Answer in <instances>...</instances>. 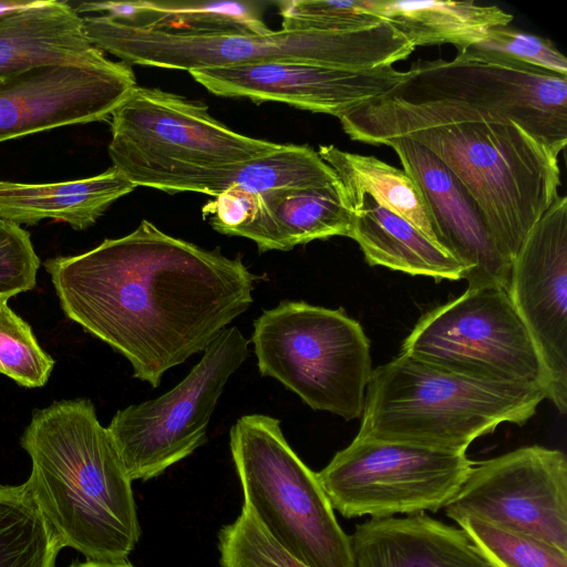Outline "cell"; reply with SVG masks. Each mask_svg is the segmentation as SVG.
<instances>
[{"mask_svg": "<svg viewBox=\"0 0 567 567\" xmlns=\"http://www.w3.org/2000/svg\"><path fill=\"white\" fill-rule=\"evenodd\" d=\"M66 317L157 388L244 313L255 282L241 257L173 237L143 219L131 234L44 261Z\"/></svg>", "mask_w": 567, "mask_h": 567, "instance_id": "1", "label": "cell"}, {"mask_svg": "<svg viewBox=\"0 0 567 567\" xmlns=\"http://www.w3.org/2000/svg\"><path fill=\"white\" fill-rule=\"evenodd\" d=\"M338 118L350 138L372 145L429 126L512 121L558 156L567 143V75L465 48L449 61L413 64L390 92Z\"/></svg>", "mask_w": 567, "mask_h": 567, "instance_id": "2", "label": "cell"}, {"mask_svg": "<svg viewBox=\"0 0 567 567\" xmlns=\"http://www.w3.org/2000/svg\"><path fill=\"white\" fill-rule=\"evenodd\" d=\"M21 446L24 483L54 536L89 560L124 561L141 535L132 481L89 399L34 410Z\"/></svg>", "mask_w": 567, "mask_h": 567, "instance_id": "3", "label": "cell"}, {"mask_svg": "<svg viewBox=\"0 0 567 567\" xmlns=\"http://www.w3.org/2000/svg\"><path fill=\"white\" fill-rule=\"evenodd\" d=\"M544 399L537 386L475 380L400 353L372 371L357 437L465 453L501 423H526Z\"/></svg>", "mask_w": 567, "mask_h": 567, "instance_id": "4", "label": "cell"}, {"mask_svg": "<svg viewBox=\"0 0 567 567\" xmlns=\"http://www.w3.org/2000/svg\"><path fill=\"white\" fill-rule=\"evenodd\" d=\"M93 45L126 64L187 72L266 62H297L344 70H369L406 59L414 50L385 20L344 32L268 30L175 34L131 27L104 14L83 17Z\"/></svg>", "mask_w": 567, "mask_h": 567, "instance_id": "5", "label": "cell"}, {"mask_svg": "<svg viewBox=\"0 0 567 567\" xmlns=\"http://www.w3.org/2000/svg\"><path fill=\"white\" fill-rule=\"evenodd\" d=\"M462 182L513 262L558 197V156L512 121L477 120L411 131Z\"/></svg>", "mask_w": 567, "mask_h": 567, "instance_id": "6", "label": "cell"}, {"mask_svg": "<svg viewBox=\"0 0 567 567\" xmlns=\"http://www.w3.org/2000/svg\"><path fill=\"white\" fill-rule=\"evenodd\" d=\"M110 121L112 167L135 187L168 193L190 192L207 169L247 162L280 146L228 128L200 102L138 85Z\"/></svg>", "mask_w": 567, "mask_h": 567, "instance_id": "7", "label": "cell"}, {"mask_svg": "<svg viewBox=\"0 0 567 567\" xmlns=\"http://www.w3.org/2000/svg\"><path fill=\"white\" fill-rule=\"evenodd\" d=\"M229 446L244 503L284 548L308 567H352L349 535L317 473L291 449L278 419L239 417Z\"/></svg>", "mask_w": 567, "mask_h": 567, "instance_id": "8", "label": "cell"}, {"mask_svg": "<svg viewBox=\"0 0 567 567\" xmlns=\"http://www.w3.org/2000/svg\"><path fill=\"white\" fill-rule=\"evenodd\" d=\"M262 377L279 381L317 411L360 417L372 374L370 342L342 309L284 300L254 321Z\"/></svg>", "mask_w": 567, "mask_h": 567, "instance_id": "9", "label": "cell"}, {"mask_svg": "<svg viewBox=\"0 0 567 567\" xmlns=\"http://www.w3.org/2000/svg\"><path fill=\"white\" fill-rule=\"evenodd\" d=\"M401 353L475 380L537 386L547 399L538 351L508 290L497 285L467 287L424 315Z\"/></svg>", "mask_w": 567, "mask_h": 567, "instance_id": "10", "label": "cell"}, {"mask_svg": "<svg viewBox=\"0 0 567 567\" xmlns=\"http://www.w3.org/2000/svg\"><path fill=\"white\" fill-rule=\"evenodd\" d=\"M248 346L237 327L224 329L172 390L114 414L106 429L131 481L156 477L206 443L212 414Z\"/></svg>", "mask_w": 567, "mask_h": 567, "instance_id": "11", "label": "cell"}, {"mask_svg": "<svg viewBox=\"0 0 567 567\" xmlns=\"http://www.w3.org/2000/svg\"><path fill=\"white\" fill-rule=\"evenodd\" d=\"M473 463L465 453L354 437L318 480L343 517H391L444 508Z\"/></svg>", "mask_w": 567, "mask_h": 567, "instance_id": "12", "label": "cell"}, {"mask_svg": "<svg viewBox=\"0 0 567 567\" xmlns=\"http://www.w3.org/2000/svg\"><path fill=\"white\" fill-rule=\"evenodd\" d=\"M444 509L453 520L475 517L567 550V457L532 445L473 464Z\"/></svg>", "mask_w": 567, "mask_h": 567, "instance_id": "13", "label": "cell"}, {"mask_svg": "<svg viewBox=\"0 0 567 567\" xmlns=\"http://www.w3.org/2000/svg\"><path fill=\"white\" fill-rule=\"evenodd\" d=\"M511 300L548 379L549 399L567 409V198L558 196L533 227L512 264Z\"/></svg>", "mask_w": 567, "mask_h": 567, "instance_id": "14", "label": "cell"}, {"mask_svg": "<svg viewBox=\"0 0 567 567\" xmlns=\"http://www.w3.org/2000/svg\"><path fill=\"white\" fill-rule=\"evenodd\" d=\"M135 86L123 62L42 65L0 78V142L109 120Z\"/></svg>", "mask_w": 567, "mask_h": 567, "instance_id": "15", "label": "cell"}, {"mask_svg": "<svg viewBox=\"0 0 567 567\" xmlns=\"http://www.w3.org/2000/svg\"><path fill=\"white\" fill-rule=\"evenodd\" d=\"M209 92L254 102H281L297 109L339 116L381 96L405 78L392 65L344 70L297 62H266L188 72Z\"/></svg>", "mask_w": 567, "mask_h": 567, "instance_id": "16", "label": "cell"}, {"mask_svg": "<svg viewBox=\"0 0 567 567\" xmlns=\"http://www.w3.org/2000/svg\"><path fill=\"white\" fill-rule=\"evenodd\" d=\"M420 189L439 246L465 268L468 288L497 285L508 290L512 261L497 245L466 187L429 148L409 136L385 140Z\"/></svg>", "mask_w": 567, "mask_h": 567, "instance_id": "17", "label": "cell"}, {"mask_svg": "<svg viewBox=\"0 0 567 567\" xmlns=\"http://www.w3.org/2000/svg\"><path fill=\"white\" fill-rule=\"evenodd\" d=\"M349 538L352 567H489L460 527L424 513L370 518Z\"/></svg>", "mask_w": 567, "mask_h": 567, "instance_id": "18", "label": "cell"}, {"mask_svg": "<svg viewBox=\"0 0 567 567\" xmlns=\"http://www.w3.org/2000/svg\"><path fill=\"white\" fill-rule=\"evenodd\" d=\"M353 208L342 184L271 190L255 196L249 218L229 236L258 250L287 251L317 239L349 235Z\"/></svg>", "mask_w": 567, "mask_h": 567, "instance_id": "19", "label": "cell"}, {"mask_svg": "<svg viewBox=\"0 0 567 567\" xmlns=\"http://www.w3.org/2000/svg\"><path fill=\"white\" fill-rule=\"evenodd\" d=\"M112 63L91 43L83 19L65 1L41 0L0 17V78L42 65Z\"/></svg>", "mask_w": 567, "mask_h": 567, "instance_id": "20", "label": "cell"}, {"mask_svg": "<svg viewBox=\"0 0 567 567\" xmlns=\"http://www.w3.org/2000/svg\"><path fill=\"white\" fill-rule=\"evenodd\" d=\"M134 188L114 167L70 182L24 184L0 181V218L19 226L53 219L64 221L75 230H84Z\"/></svg>", "mask_w": 567, "mask_h": 567, "instance_id": "21", "label": "cell"}, {"mask_svg": "<svg viewBox=\"0 0 567 567\" xmlns=\"http://www.w3.org/2000/svg\"><path fill=\"white\" fill-rule=\"evenodd\" d=\"M348 237L355 240L371 266L435 279H464L465 268L413 224L369 195L353 206Z\"/></svg>", "mask_w": 567, "mask_h": 567, "instance_id": "22", "label": "cell"}, {"mask_svg": "<svg viewBox=\"0 0 567 567\" xmlns=\"http://www.w3.org/2000/svg\"><path fill=\"white\" fill-rule=\"evenodd\" d=\"M78 14L104 12L117 22L164 33H264L261 3L252 1H103L82 2Z\"/></svg>", "mask_w": 567, "mask_h": 567, "instance_id": "23", "label": "cell"}, {"mask_svg": "<svg viewBox=\"0 0 567 567\" xmlns=\"http://www.w3.org/2000/svg\"><path fill=\"white\" fill-rule=\"evenodd\" d=\"M378 14L414 48L451 43L457 50L482 41L489 29L508 25L513 20L497 6H481L472 0H379Z\"/></svg>", "mask_w": 567, "mask_h": 567, "instance_id": "24", "label": "cell"}, {"mask_svg": "<svg viewBox=\"0 0 567 567\" xmlns=\"http://www.w3.org/2000/svg\"><path fill=\"white\" fill-rule=\"evenodd\" d=\"M337 184L338 176L317 151L308 145L280 144L264 156L207 169L190 192L217 197L239 190L258 196L277 189Z\"/></svg>", "mask_w": 567, "mask_h": 567, "instance_id": "25", "label": "cell"}, {"mask_svg": "<svg viewBox=\"0 0 567 567\" xmlns=\"http://www.w3.org/2000/svg\"><path fill=\"white\" fill-rule=\"evenodd\" d=\"M318 154L338 176L351 206L369 195L437 244L423 196L404 169L375 156L350 153L334 145L320 146Z\"/></svg>", "mask_w": 567, "mask_h": 567, "instance_id": "26", "label": "cell"}, {"mask_svg": "<svg viewBox=\"0 0 567 567\" xmlns=\"http://www.w3.org/2000/svg\"><path fill=\"white\" fill-rule=\"evenodd\" d=\"M60 549L25 484L0 485V567H55Z\"/></svg>", "mask_w": 567, "mask_h": 567, "instance_id": "27", "label": "cell"}, {"mask_svg": "<svg viewBox=\"0 0 567 567\" xmlns=\"http://www.w3.org/2000/svg\"><path fill=\"white\" fill-rule=\"evenodd\" d=\"M489 567H567V550L475 517L455 520Z\"/></svg>", "mask_w": 567, "mask_h": 567, "instance_id": "28", "label": "cell"}, {"mask_svg": "<svg viewBox=\"0 0 567 567\" xmlns=\"http://www.w3.org/2000/svg\"><path fill=\"white\" fill-rule=\"evenodd\" d=\"M218 550L220 567H308L267 532L246 503L219 530Z\"/></svg>", "mask_w": 567, "mask_h": 567, "instance_id": "29", "label": "cell"}, {"mask_svg": "<svg viewBox=\"0 0 567 567\" xmlns=\"http://www.w3.org/2000/svg\"><path fill=\"white\" fill-rule=\"evenodd\" d=\"M277 6L281 29L289 31H360L384 21L379 0H286Z\"/></svg>", "mask_w": 567, "mask_h": 567, "instance_id": "30", "label": "cell"}, {"mask_svg": "<svg viewBox=\"0 0 567 567\" xmlns=\"http://www.w3.org/2000/svg\"><path fill=\"white\" fill-rule=\"evenodd\" d=\"M0 298V373L24 388L47 384L54 360L38 343L32 329Z\"/></svg>", "mask_w": 567, "mask_h": 567, "instance_id": "31", "label": "cell"}, {"mask_svg": "<svg viewBox=\"0 0 567 567\" xmlns=\"http://www.w3.org/2000/svg\"><path fill=\"white\" fill-rule=\"evenodd\" d=\"M467 48L487 55L567 75V59L551 41L507 25L489 29L482 41Z\"/></svg>", "mask_w": 567, "mask_h": 567, "instance_id": "32", "label": "cell"}, {"mask_svg": "<svg viewBox=\"0 0 567 567\" xmlns=\"http://www.w3.org/2000/svg\"><path fill=\"white\" fill-rule=\"evenodd\" d=\"M39 266L30 234L0 218V298L10 299L33 289Z\"/></svg>", "mask_w": 567, "mask_h": 567, "instance_id": "33", "label": "cell"}, {"mask_svg": "<svg viewBox=\"0 0 567 567\" xmlns=\"http://www.w3.org/2000/svg\"><path fill=\"white\" fill-rule=\"evenodd\" d=\"M41 0H33V1H0V17L4 16L10 12L32 8L37 4H39Z\"/></svg>", "mask_w": 567, "mask_h": 567, "instance_id": "34", "label": "cell"}, {"mask_svg": "<svg viewBox=\"0 0 567 567\" xmlns=\"http://www.w3.org/2000/svg\"><path fill=\"white\" fill-rule=\"evenodd\" d=\"M70 567H133L126 560L124 561H97L87 560L85 563L72 564Z\"/></svg>", "mask_w": 567, "mask_h": 567, "instance_id": "35", "label": "cell"}]
</instances>
